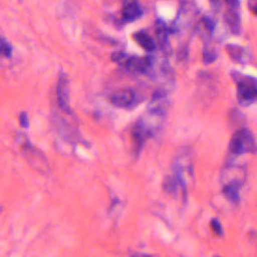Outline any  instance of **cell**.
I'll use <instances>...</instances> for the list:
<instances>
[{
    "mask_svg": "<svg viewBox=\"0 0 257 257\" xmlns=\"http://www.w3.org/2000/svg\"><path fill=\"white\" fill-rule=\"evenodd\" d=\"M135 40L147 51L153 52L156 50L157 46L154 39L146 31H138L134 34Z\"/></svg>",
    "mask_w": 257,
    "mask_h": 257,
    "instance_id": "4fadbf2b",
    "label": "cell"
},
{
    "mask_svg": "<svg viewBox=\"0 0 257 257\" xmlns=\"http://www.w3.org/2000/svg\"><path fill=\"white\" fill-rule=\"evenodd\" d=\"M231 75L237 83V99L239 104L249 106L254 103L257 98L256 79L237 71H232Z\"/></svg>",
    "mask_w": 257,
    "mask_h": 257,
    "instance_id": "277c9868",
    "label": "cell"
},
{
    "mask_svg": "<svg viewBox=\"0 0 257 257\" xmlns=\"http://www.w3.org/2000/svg\"><path fill=\"white\" fill-rule=\"evenodd\" d=\"M17 143L19 144L23 158L26 160L29 166L42 175H48L50 172V167L47 159L40 150L30 143L27 136L19 133L17 135Z\"/></svg>",
    "mask_w": 257,
    "mask_h": 257,
    "instance_id": "3957f363",
    "label": "cell"
},
{
    "mask_svg": "<svg viewBox=\"0 0 257 257\" xmlns=\"http://www.w3.org/2000/svg\"><path fill=\"white\" fill-rule=\"evenodd\" d=\"M214 257H221V256H219V255H216V256H214Z\"/></svg>",
    "mask_w": 257,
    "mask_h": 257,
    "instance_id": "d4e9b609",
    "label": "cell"
},
{
    "mask_svg": "<svg viewBox=\"0 0 257 257\" xmlns=\"http://www.w3.org/2000/svg\"><path fill=\"white\" fill-rule=\"evenodd\" d=\"M210 226H211V229L213 230V232L216 235H218V236H223L224 235V229H223L222 224H221V222L219 221L218 218L211 219Z\"/></svg>",
    "mask_w": 257,
    "mask_h": 257,
    "instance_id": "e0dca14e",
    "label": "cell"
},
{
    "mask_svg": "<svg viewBox=\"0 0 257 257\" xmlns=\"http://www.w3.org/2000/svg\"><path fill=\"white\" fill-rule=\"evenodd\" d=\"M212 4H216V3H218L219 2V0H209Z\"/></svg>",
    "mask_w": 257,
    "mask_h": 257,
    "instance_id": "cb8c5ba5",
    "label": "cell"
},
{
    "mask_svg": "<svg viewBox=\"0 0 257 257\" xmlns=\"http://www.w3.org/2000/svg\"><path fill=\"white\" fill-rule=\"evenodd\" d=\"M127 56L126 53L122 52V51H116V52H113L110 56V59L111 61L113 62H116L118 64H121L123 62V60L125 59V57Z\"/></svg>",
    "mask_w": 257,
    "mask_h": 257,
    "instance_id": "d6986e66",
    "label": "cell"
},
{
    "mask_svg": "<svg viewBox=\"0 0 257 257\" xmlns=\"http://www.w3.org/2000/svg\"><path fill=\"white\" fill-rule=\"evenodd\" d=\"M226 50L232 60L239 62V63H244L243 59H244V55L246 52L243 47H241L239 45H235V44H228L226 46Z\"/></svg>",
    "mask_w": 257,
    "mask_h": 257,
    "instance_id": "5bb4252c",
    "label": "cell"
},
{
    "mask_svg": "<svg viewBox=\"0 0 257 257\" xmlns=\"http://www.w3.org/2000/svg\"><path fill=\"white\" fill-rule=\"evenodd\" d=\"M156 33L158 40L164 50H168L170 47V42H169V28L167 24L162 21L158 20L156 23Z\"/></svg>",
    "mask_w": 257,
    "mask_h": 257,
    "instance_id": "7c38bea8",
    "label": "cell"
},
{
    "mask_svg": "<svg viewBox=\"0 0 257 257\" xmlns=\"http://www.w3.org/2000/svg\"><path fill=\"white\" fill-rule=\"evenodd\" d=\"M224 19L230 30L234 34H239L241 31V18L237 9H229L224 14Z\"/></svg>",
    "mask_w": 257,
    "mask_h": 257,
    "instance_id": "30bf717a",
    "label": "cell"
},
{
    "mask_svg": "<svg viewBox=\"0 0 257 257\" xmlns=\"http://www.w3.org/2000/svg\"><path fill=\"white\" fill-rule=\"evenodd\" d=\"M125 69L132 73L145 74L148 73L153 67V58L150 56L140 57V56H130L127 55L123 62L121 63Z\"/></svg>",
    "mask_w": 257,
    "mask_h": 257,
    "instance_id": "ba28073f",
    "label": "cell"
},
{
    "mask_svg": "<svg viewBox=\"0 0 257 257\" xmlns=\"http://www.w3.org/2000/svg\"><path fill=\"white\" fill-rule=\"evenodd\" d=\"M56 100L59 108L64 113L70 114V95H69V80L64 72H61L56 84Z\"/></svg>",
    "mask_w": 257,
    "mask_h": 257,
    "instance_id": "8992f818",
    "label": "cell"
},
{
    "mask_svg": "<svg viewBox=\"0 0 257 257\" xmlns=\"http://www.w3.org/2000/svg\"><path fill=\"white\" fill-rule=\"evenodd\" d=\"M229 152L233 156L256 154L255 138L248 127H241L233 134L229 143Z\"/></svg>",
    "mask_w": 257,
    "mask_h": 257,
    "instance_id": "5b68a950",
    "label": "cell"
},
{
    "mask_svg": "<svg viewBox=\"0 0 257 257\" xmlns=\"http://www.w3.org/2000/svg\"><path fill=\"white\" fill-rule=\"evenodd\" d=\"M164 117L165 111L149 108V111L136 121L132 130V137L137 154L141 152L146 141L152 138L161 127Z\"/></svg>",
    "mask_w": 257,
    "mask_h": 257,
    "instance_id": "7a4b0ae2",
    "label": "cell"
},
{
    "mask_svg": "<svg viewBox=\"0 0 257 257\" xmlns=\"http://www.w3.org/2000/svg\"><path fill=\"white\" fill-rule=\"evenodd\" d=\"M226 3L230 6L231 9H239L240 7V0H225Z\"/></svg>",
    "mask_w": 257,
    "mask_h": 257,
    "instance_id": "44dd1931",
    "label": "cell"
},
{
    "mask_svg": "<svg viewBox=\"0 0 257 257\" xmlns=\"http://www.w3.org/2000/svg\"><path fill=\"white\" fill-rule=\"evenodd\" d=\"M187 175L193 176V165L189 160L187 153L184 152L182 156H179L174 165L173 172L167 176L163 182V190L173 197H178L181 194L183 202L188 200V185Z\"/></svg>",
    "mask_w": 257,
    "mask_h": 257,
    "instance_id": "6da1fadb",
    "label": "cell"
},
{
    "mask_svg": "<svg viewBox=\"0 0 257 257\" xmlns=\"http://www.w3.org/2000/svg\"><path fill=\"white\" fill-rule=\"evenodd\" d=\"M218 56V53L215 49L212 48H204L203 49V62L205 64L213 63Z\"/></svg>",
    "mask_w": 257,
    "mask_h": 257,
    "instance_id": "2e32d148",
    "label": "cell"
},
{
    "mask_svg": "<svg viewBox=\"0 0 257 257\" xmlns=\"http://www.w3.org/2000/svg\"><path fill=\"white\" fill-rule=\"evenodd\" d=\"M131 257H154L153 255H149L146 253H140V252H131Z\"/></svg>",
    "mask_w": 257,
    "mask_h": 257,
    "instance_id": "603a6c76",
    "label": "cell"
},
{
    "mask_svg": "<svg viewBox=\"0 0 257 257\" xmlns=\"http://www.w3.org/2000/svg\"><path fill=\"white\" fill-rule=\"evenodd\" d=\"M248 7L255 14L257 11V0H248Z\"/></svg>",
    "mask_w": 257,
    "mask_h": 257,
    "instance_id": "7402d4cb",
    "label": "cell"
},
{
    "mask_svg": "<svg viewBox=\"0 0 257 257\" xmlns=\"http://www.w3.org/2000/svg\"><path fill=\"white\" fill-rule=\"evenodd\" d=\"M143 15V10L136 1L126 3L122 8V18L126 21H134Z\"/></svg>",
    "mask_w": 257,
    "mask_h": 257,
    "instance_id": "8fae6325",
    "label": "cell"
},
{
    "mask_svg": "<svg viewBox=\"0 0 257 257\" xmlns=\"http://www.w3.org/2000/svg\"><path fill=\"white\" fill-rule=\"evenodd\" d=\"M136 100V93L131 88H121L110 96V102L116 107H128Z\"/></svg>",
    "mask_w": 257,
    "mask_h": 257,
    "instance_id": "9c48e42d",
    "label": "cell"
},
{
    "mask_svg": "<svg viewBox=\"0 0 257 257\" xmlns=\"http://www.w3.org/2000/svg\"><path fill=\"white\" fill-rule=\"evenodd\" d=\"M19 123L22 127H25V128L29 126V118L26 111H21L19 113Z\"/></svg>",
    "mask_w": 257,
    "mask_h": 257,
    "instance_id": "ffe728a7",
    "label": "cell"
},
{
    "mask_svg": "<svg viewBox=\"0 0 257 257\" xmlns=\"http://www.w3.org/2000/svg\"><path fill=\"white\" fill-rule=\"evenodd\" d=\"M0 55L4 57H11L12 55V45L2 35H0Z\"/></svg>",
    "mask_w": 257,
    "mask_h": 257,
    "instance_id": "9a60e30c",
    "label": "cell"
},
{
    "mask_svg": "<svg viewBox=\"0 0 257 257\" xmlns=\"http://www.w3.org/2000/svg\"><path fill=\"white\" fill-rule=\"evenodd\" d=\"M202 24L203 26L205 27V29L207 31H209L210 33H212L215 29V26H216V22L213 18L209 17V16H203L202 18Z\"/></svg>",
    "mask_w": 257,
    "mask_h": 257,
    "instance_id": "ac0fdd59",
    "label": "cell"
},
{
    "mask_svg": "<svg viewBox=\"0 0 257 257\" xmlns=\"http://www.w3.org/2000/svg\"><path fill=\"white\" fill-rule=\"evenodd\" d=\"M245 179H246V175H242V176L240 175L224 183L222 187V193L230 203L234 205H237L240 203L241 201L240 192L244 185Z\"/></svg>",
    "mask_w": 257,
    "mask_h": 257,
    "instance_id": "52a82bcc",
    "label": "cell"
}]
</instances>
